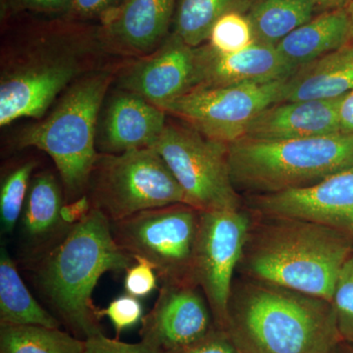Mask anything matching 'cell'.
<instances>
[{"instance_id": "6da1fadb", "label": "cell", "mask_w": 353, "mask_h": 353, "mask_svg": "<svg viewBox=\"0 0 353 353\" xmlns=\"http://www.w3.org/2000/svg\"><path fill=\"white\" fill-rule=\"evenodd\" d=\"M226 331L243 353H334L343 343L331 301L245 276L232 285Z\"/></svg>"}, {"instance_id": "7a4b0ae2", "label": "cell", "mask_w": 353, "mask_h": 353, "mask_svg": "<svg viewBox=\"0 0 353 353\" xmlns=\"http://www.w3.org/2000/svg\"><path fill=\"white\" fill-rule=\"evenodd\" d=\"M29 262L37 288L57 319L85 341L103 333L92 301L95 285L104 273L126 271L134 259L114 241L110 221L92 208L55 245Z\"/></svg>"}, {"instance_id": "3957f363", "label": "cell", "mask_w": 353, "mask_h": 353, "mask_svg": "<svg viewBox=\"0 0 353 353\" xmlns=\"http://www.w3.org/2000/svg\"><path fill=\"white\" fill-rule=\"evenodd\" d=\"M352 252L353 241L331 228L253 213L236 271L332 301L341 269Z\"/></svg>"}, {"instance_id": "277c9868", "label": "cell", "mask_w": 353, "mask_h": 353, "mask_svg": "<svg viewBox=\"0 0 353 353\" xmlns=\"http://www.w3.org/2000/svg\"><path fill=\"white\" fill-rule=\"evenodd\" d=\"M66 20L41 30L2 58L0 126L22 118L41 119L58 94L88 74L94 52L106 50L101 27Z\"/></svg>"}, {"instance_id": "5b68a950", "label": "cell", "mask_w": 353, "mask_h": 353, "mask_svg": "<svg viewBox=\"0 0 353 353\" xmlns=\"http://www.w3.org/2000/svg\"><path fill=\"white\" fill-rule=\"evenodd\" d=\"M236 190L250 196L301 189L353 167V134L290 141L241 139L228 145Z\"/></svg>"}, {"instance_id": "8992f818", "label": "cell", "mask_w": 353, "mask_h": 353, "mask_svg": "<svg viewBox=\"0 0 353 353\" xmlns=\"http://www.w3.org/2000/svg\"><path fill=\"white\" fill-rule=\"evenodd\" d=\"M113 76L87 74L67 88L52 112L16 137V148H36L54 162L70 201L87 192L99 152L97 125Z\"/></svg>"}, {"instance_id": "52a82bcc", "label": "cell", "mask_w": 353, "mask_h": 353, "mask_svg": "<svg viewBox=\"0 0 353 353\" xmlns=\"http://www.w3.org/2000/svg\"><path fill=\"white\" fill-rule=\"evenodd\" d=\"M90 203L110 223L141 211L185 203L180 185L152 148L99 153L88 183Z\"/></svg>"}, {"instance_id": "ba28073f", "label": "cell", "mask_w": 353, "mask_h": 353, "mask_svg": "<svg viewBox=\"0 0 353 353\" xmlns=\"http://www.w3.org/2000/svg\"><path fill=\"white\" fill-rule=\"evenodd\" d=\"M201 211L185 203L148 209L111 223L114 241L148 260L162 284L196 285L194 259Z\"/></svg>"}, {"instance_id": "9c48e42d", "label": "cell", "mask_w": 353, "mask_h": 353, "mask_svg": "<svg viewBox=\"0 0 353 353\" xmlns=\"http://www.w3.org/2000/svg\"><path fill=\"white\" fill-rule=\"evenodd\" d=\"M180 185L185 204L201 212L241 208L228 161V145L190 126L167 123L152 146Z\"/></svg>"}, {"instance_id": "30bf717a", "label": "cell", "mask_w": 353, "mask_h": 353, "mask_svg": "<svg viewBox=\"0 0 353 353\" xmlns=\"http://www.w3.org/2000/svg\"><path fill=\"white\" fill-rule=\"evenodd\" d=\"M285 79L194 88L161 109L205 138L230 145L245 138L248 127L264 109L281 101Z\"/></svg>"}, {"instance_id": "8fae6325", "label": "cell", "mask_w": 353, "mask_h": 353, "mask_svg": "<svg viewBox=\"0 0 353 353\" xmlns=\"http://www.w3.org/2000/svg\"><path fill=\"white\" fill-rule=\"evenodd\" d=\"M252 216L243 208L201 212L194 278L211 309L216 327L227 328L228 303Z\"/></svg>"}, {"instance_id": "7c38bea8", "label": "cell", "mask_w": 353, "mask_h": 353, "mask_svg": "<svg viewBox=\"0 0 353 353\" xmlns=\"http://www.w3.org/2000/svg\"><path fill=\"white\" fill-rule=\"evenodd\" d=\"M250 196L254 214L317 223L353 241V167L309 187Z\"/></svg>"}, {"instance_id": "4fadbf2b", "label": "cell", "mask_w": 353, "mask_h": 353, "mask_svg": "<svg viewBox=\"0 0 353 353\" xmlns=\"http://www.w3.org/2000/svg\"><path fill=\"white\" fill-rule=\"evenodd\" d=\"M141 341L164 353L201 340L217 328L197 285L162 284L154 306L141 319Z\"/></svg>"}, {"instance_id": "5bb4252c", "label": "cell", "mask_w": 353, "mask_h": 353, "mask_svg": "<svg viewBox=\"0 0 353 353\" xmlns=\"http://www.w3.org/2000/svg\"><path fill=\"white\" fill-rule=\"evenodd\" d=\"M194 77L196 48L171 32L157 50L125 67L118 85L162 108L192 90Z\"/></svg>"}, {"instance_id": "9a60e30c", "label": "cell", "mask_w": 353, "mask_h": 353, "mask_svg": "<svg viewBox=\"0 0 353 353\" xmlns=\"http://www.w3.org/2000/svg\"><path fill=\"white\" fill-rule=\"evenodd\" d=\"M166 111L127 90L111 95L97 125V148L120 154L152 148L166 127Z\"/></svg>"}, {"instance_id": "2e32d148", "label": "cell", "mask_w": 353, "mask_h": 353, "mask_svg": "<svg viewBox=\"0 0 353 353\" xmlns=\"http://www.w3.org/2000/svg\"><path fill=\"white\" fill-rule=\"evenodd\" d=\"M296 69L283 59L276 46L259 41L232 54L216 52L204 43L196 48L192 90L270 83L288 78Z\"/></svg>"}, {"instance_id": "e0dca14e", "label": "cell", "mask_w": 353, "mask_h": 353, "mask_svg": "<svg viewBox=\"0 0 353 353\" xmlns=\"http://www.w3.org/2000/svg\"><path fill=\"white\" fill-rule=\"evenodd\" d=\"M176 0H125L101 22L106 50L141 57L157 50L171 34Z\"/></svg>"}, {"instance_id": "ac0fdd59", "label": "cell", "mask_w": 353, "mask_h": 353, "mask_svg": "<svg viewBox=\"0 0 353 353\" xmlns=\"http://www.w3.org/2000/svg\"><path fill=\"white\" fill-rule=\"evenodd\" d=\"M340 99L278 102L252 121L245 139L290 141L339 134Z\"/></svg>"}, {"instance_id": "d6986e66", "label": "cell", "mask_w": 353, "mask_h": 353, "mask_svg": "<svg viewBox=\"0 0 353 353\" xmlns=\"http://www.w3.org/2000/svg\"><path fill=\"white\" fill-rule=\"evenodd\" d=\"M63 190L50 171L32 175L20 219L27 260L36 259L55 245L70 227L61 217Z\"/></svg>"}, {"instance_id": "ffe728a7", "label": "cell", "mask_w": 353, "mask_h": 353, "mask_svg": "<svg viewBox=\"0 0 353 353\" xmlns=\"http://www.w3.org/2000/svg\"><path fill=\"white\" fill-rule=\"evenodd\" d=\"M353 90V43L297 67L285 79L280 102L336 99Z\"/></svg>"}, {"instance_id": "44dd1931", "label": "cell", "mask_w": 353, "mask_h": 353, "mask_svg": "<svg viewBox=\"0 0 353 353\" xmlns=\"http://www.w3.org/2000/svg\"><path fill=\"white\" fill-rule=\"evenodd\" d=\"M352 39L347 7L318 13L276 46L279 54L294 68L338 50Z\"/></svg>"}, {"instance_id": "7402d4cb", "label": "cell", "mask_w": 353, "mask_h": 353, "mask_svg": "<svg viewBox=\"0 0 353 353\" xmlns=\"http://www.w3.org/2000/svg\"><path fill=\"white\" fill-rule=\"evenodd\" d=\"M0 325L60 328L61 322L32 296L6 248L0 253Z\"/></svg>"}, {"instance_id": "603a6c76", "label": "cell", "mask_w": 353, "mask_h": 353, "mask_svg": "<svg viewBox=\"0 0 353 353\" xmlns=\"http://www.w3.org/2000/svg\"><path fill=\"white\" fill-rule=\"evenodd\" d=\"M318 13L305 0H253L246 15L255 41L276 46Z\"/></svg>"}, {"instance_id": "cb8c5ba5", "label": "cell", "mask_w": 353, "mask_h": 353, "mask_svg": "<svg viewBox=\"0 0 353 353\" xmlns=\"http://www.w3.org/2000/svg\"><path fill=\"white\" fill-rule=\"evenodd\" d=\"M253 0H176L174 34L199 48L208 41L213 26L225 14L248 13Z\"/></svg>"}, {"instance_id": "d4e9b609", "label": "cell", "mask_w": 353, "mask_h": 353, "mask_svg": "<svg viewBox=\"0 0 353 353\" xmlns=\"http://www.w3.org/2000/svg\"><path fill=\"white\" fill-rule=\"evenodd\" d=\"M85 341L59 328L0 325V353H83Z\"/></svg>"}, {"instance_id": "484cf974", "label": "cell", "mask_w": 353, "mask_h": 353, "mask_svg": "<svg viewBox=\"0 0 353 353\" xmlns=\"http://www.w3.org/2000/svg\"><path fill=\"white\" fill-rule=\"evenodd\" d=\"M36 166V161L28 160L7 172L2 178L0 185V221L2 234H12L20 222L31 183L32 172Z\"/></svg>"}, {"instance_id": "4316f807", "label": "cell", "mask_w": 353, "mask_h": 353, "mask_svg": "<svg viewBox=\"0 0 353 353\" xmlns=\"http://www.w3.org/2000/svg\"><path fill=\"white\" fill-rule=\"evenodd\" d=\"M254 43V34L248 15L230 12L215 23L205 44L216 52L232 54L246 50Z\"/></svg>"}, {"instance_id": "83f0119b", "label": "cell", "mask_w": 353, "mask_h": 353, "mask_svg": "<svg viewBox=\"0 0 353 353\" xmlns=\"http://www.w3.org/2000/svg\"><path fill=\"white\" fill-rule=\"evenodd\" d=\"M331 303L341 341L353 348V252L341 269Z\"/></svg>"}, {"instance_id": "f1b7e54d", "label": "cell", "mask_w": 353, "mask_h": 353, "mask_svg": "<svg viewBox=\"0 0 353 353\" xmlns=\"http://www.w3.org/2000/svg\"><path fill=\"white\" fill-rule=\"evenodd\" d=\"M143 305L138 297L121 296L113 299L108 307L99 308V317H108L115 329L117 336L123 332L136 326L143 319Z\"/></svg>"}, {"instance_id": "f546056e", "label": "cell", "mask_w": 353, "mask_h": 353, "mask_svg": "<svg viewBox=\"0 0 353 353\" xmlns=\"http://www.w3.org/2000/svg\"><path fill=\"white\" fill-rule=\"evenodd\" d=\"M134 264L126 270L125 290L130 296H148L157 288V273L152 264L143 257L134 256Z\"/></svg>"}, {"instance_id": "4dcf8cb0", "label": "cell", "mask_w": 353, "mask_h": 353, "mask_svg": "<svg viewBox=\"0 0 353 353\" xmlns=\"http://www.w3.org/2000/svg\"><path fill=\"white\" fill-rule=\"evenodd\" d=\"M125 0H73L66 19L72 21L101 20L112 15Z\"/></svg>"}, {"instance_id": "1f68e13d", "label": "cell", "mask_w": 353, "mask_h": 353, "mask_svg": "<svg viewBox=\"0 0 353 353\" xmlns=\"http://www.w3.org/2000/svg\"><path fill=\"white\" fill-rule=\"evenodd\" d=\"M167 353H243L225 330L215 328L189 345Z\"/></svg>"}, {"instance_id": "d6a6232c", "label": "cell", "mask_w": 353, "mask_h": 353, "mask_svg": "<svg viewBox=\"0 0 353 353\" xmlns=\"http://www.w3.org/2000/svg\"><path fill=\"white\" fill-rule=\"evenodd\" d=\"M83 353H164L157 347L141 341L138 343H128L118 339H109L103 333L85 341Z\"/></svg>"}, {"instance_id": "836d02e7", "label": "cell", "mask_w": 353, "mask_h": 353, "mask_svg": "<svg viewBox=\"0 0 353 353\" xmlns=\"http://www.w3.org/2000/svg\"><path fill=\"white\" fill-rule=\"evenodd\" d=\"M6 10L31 11L46 14H61L66 16L73 0H2Z\"/></svg>"}, {"instance_id": "e575fe53", "label": "cell", "mask_w": 353, "mask_h": 353, "mask_svg": "<svg viewBox=\"0 0 353 353\" xmlns=\"http://www.w3.org/2000/svg\"><path fill=\"white\" fill-rule=\"evenodd\" d=\"M92 208L90 199L87 196H83L76 199L72 203L67 204V205L64 204L61 209L62 220L68 226H73L77 223L85 219Z\"/></svg>"}, {"instance_id": "d590c367", "label": "cell", "mask_w": 353, "mask_h": 353, "mask_svg": "<svg viewBox=\"0 0 353 353\" xmlns=\"http://www.w3.org/2000/svg\"><path fill=\"white\" fill-rule=\"evenodd\" d=\"M338 116L341 132L353 134V90L341 97Z\"/></svg>"}, {"instance_id": "8d00e7d4", "label": "cell", "mask_w": 353, "mask_h": 353, "mask_svg": "<svg viewBox=\"0 0 353 353\" xmlns=\"http://www.w3.org/2000/svg\"><path fill=\"white\" fill-rule=\"evenodd\" d=\"M305 1L312 3L319 12H324V11L347 7L350 0H305Z\"/></svg>"}, {"instance_id": "74e56055", "label": "cell", "mask_w": 353, "mask_h": 353, "mask_svg": "<svg viewBox=\"0 0 353 353\" xmlns=\"http://www.w3.org/2000/svg\"><path fill=\"white\" fill-rule=\"evenodd\" d=\"M347 9L350 18V24H352V39H353V0L348 2Z\"/></svg>"}, {"instance_id": "f35d334b", "label": "cell", "mask_w": 353, "mask_h": 353, "mask_svg": "<svg viewBox=\"0 0 353 353\" xmlns=\"http://www.w3.org/2000/svg\"><path fill=\"white\" fill-rule=\"evenodd\" d=\"M334 353H353V348L348 347V345H345V343H341L340 347L336 348Z\"/></svg>"}]
</instances>
